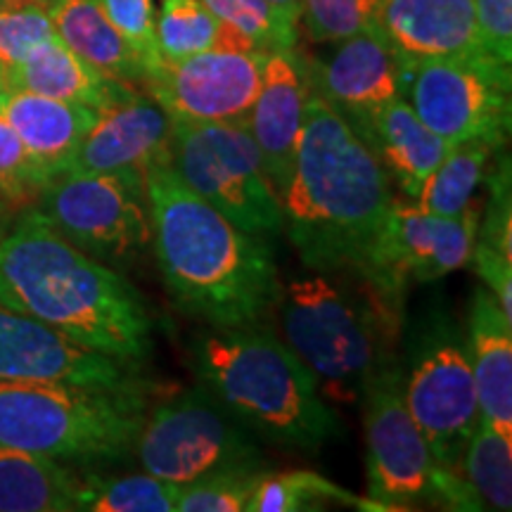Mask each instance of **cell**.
I'll return each mask as SVG.
<instances>
[{
	"label": "cell",
	"mask_w": 512,
	"mask_h": 512,
	"mask_svg": "<svg viewBox=\"0 0 512 512\" xmlns=\"http://www.w3.org/2000/svg\"><path fill=\"white\" fill-rule=\"evenodd\" d=\"M152 242L171 299L209 328H254L280 299L278 268L247 233L185 185L171 164L145 174Z\"/></svg>",
	"instance_id": "1"
},
{
	"label": "cell",
	"mask_w": 512,
	"mask_h": 512,
	"mask_svg": "<svg viewBox=\"0 0 512 512\" xmlns=\"http://www.w3.org/2000/svg\"><path fill=\"white\" fill-rule=\"evenodd\" d=\"M280 202L306 268L366 278L394 204L392 181L354 126L311 88L292 178Z\"/></svg>",
	"instance_id": "2"
},
{
	"label": "cell",
	"mask_w": 512,
	"mask_h": 512,
	"mask_svg": "<svg viewBox=\"0 0 512 512\" xmlns=\"http://www.w3.org/2000/svg\"><path fill=\"white\" fill-rule=\"evenodd\" d=\"M0 302L133 366L152 351V316L136 287L64 240L34 207L0 238Z\"/></svg>",
	"instance_id": "3"
},
{
	"label": "cell",
	"mask_w": 512,
	"mask_h": 512,
	"mask_svg": "<svg viewBox=\"0 0 512 512\" xmlns=\"http://www.w3.org/2000/svg\"><path fill=\"white\" fill-rule=\"evenodd\" d=\"M190 354L202 387L249 432L299 451H316L339 434L342 425L320 396L316 375L256 325L197 335Z\"/></svg>",
	"instance_id": "4"
},
{
	"label": "cell",
	"mask_w": 512,
	"mask_h": 512,
	"mask_svg": "<svg viewBox=\"0 0 512 512\" xmlns=\"http://www.w3.org/2000/svg\"><path fill=\"white\" fill-rule=\"evenodd\" d=\"M152 384L0 380V446L60 463H112L136 446Z\"/></svg>",
	"instance_id": "5"
},
{
	"label": "cell",
	"mask_w": 512,
	"mask_h": 512,
	"mask_svg": "<svg viewBox=\"0 0 512 512\" xmlns=\"http://www.w3.org/2000/svg\"><path fill=\"white\" fill-rule=\"evenodd\" d=\"M285 344L316 375L320 392L339 403L361 401L384 366L380 313L328 275H306L280 290Z\"/></svg>",
	"instance_id": "6"
},
{
	"label": "cell",
	"mask_w": 512,
	"mask_h": 512,
	"mask_svg": "<svg viewBox=\"0 0 512 512\" xmlns=\"http://www.w3.org/2000/svg\"><path fill=\"white\" fill-rule=\"evenodd\" d=\"M169 164L192 192L247 233L283 230V202L268 181L264 159L245 121L174 124Z\"/></svg>",
	"instance_id": "7"
},
{
	"label": "cell",
	"mask_w": 512,
	"mask_h": 512,
	"mask_svg": "<svg viewBox=\"0 0 512 512\" xmlns=\"http://www.w3.org/2000/svg\"><path fill=\"white\" fill-rule=\"evenodd\" d=\"M133 451L143 472L176 486L211 472L261 465L252 434L207 387L157 403L147 413Z\"/></svg>",
	"instance_id": "8"
},
{
	"label": "cell",
	"mask_w": 512,
	"mask_h": 512,
	"mask_svg": "<svg viewBox=\"0 0 512 512\" xmlns=\"http://www.w3.org/2000/svg\"><path fill=\"white\" fill-rule=\"evenodd\" d=\"M401 98L422 124L458 145L510 133V62L484 53L413 62L401 67Z\"/></svg>",
	"instance_id": "9"
},
{
	"label": "cell",
	"mask_w": 512,
	"mask_h": 512,
	"mask_svg": "<svg viewBox=\"0 0 512 512\" xmlns=\"http://www.w3.org/2000/svg\"><path fill=\"white\" fill-rule=\"evenodd\" d=\"M64 240L105 264H126L152 242L145 176L62 174L31 204Z\"/></svg>",
	"instance_id": "10"
},
{
	"label": "cell",
	"mask_w": 512,
	"mask_h": 512,
	"mask_svg": "<svg viewBox=\"0 0 512 512\" xmlns=\"http://www.w3.org/2000/svg\"><path fill=\"white\" fill-rule=\"evenodd\" d=\"M403 399L434 463L460 472V458L482 422V413L467 339L451 320H439L420 335L403 375Z\"/></svg>",
	"instance_id": "11"
},
{
	"label": "cell",
	"mask_w": 512,
	"mask_h": 512,
	"mask_svg": "<svg viewBox=\"0 0 512 512\" xmlns=\"http://www.w3.org/2000/svg\"><path fill=\"white\" fill-rule=\"evenodd\" d=\"M363 401L370 496L387 508L439 498L446 472L434 463L430 446L403 399V370L392 358L368 382Z\"/></svg>",
	"instance_id": "12"
},
{
	"label": "cell",
	"mask_w": 512,
	"mask_h": 512,
	"mask_svg": "<svg viewBox=\"0 0 512 512\" xmlns=\"http://www.w3.org/2000/svg\"><path fill=\"white\" fill-rule=\"evenodd\" d=\"M484 204L475 200L460 216L444 219L415 204L396 202L375 242L366 283L382 302L399 299L408 283H432L472 261Z\"/></svg>",
	"instance_id": "13"
},
{
	"label": "cell",
	"mask_w": 512,
	"mask_h": 512,
	"mask_svg": "<svg viewBox=\"0 0 512 512\" xmlns=\"http://www.w3.org/2000/svg\"><path fill=\"white\" fill-rule=\"evenodd\" d=\"M266 50H207L164 60L143 86L174 124H238L252 110Z\"/></svg>",
	"instance_id": "14"
},
{
	"label": "cell",
	"mask_w": 512,
	"mask_h": 512,
	"mask_svg": "<svg viewBox=\"0 0 512 512\" xmlns=\"http://www.w3.org/2000/svg\"><path fill=\"white\" fill-rule=\"evenodd\" d=\"M0 380L124 387L143 382L140 366L72 342L41 320L0 302Z\"/></svg>",
	"instance_id": "15"
},
{
	"label": "cell",
	"mask_w": 512,
	"mask_h": 512,
	"mask_svg": "<svg viewBox=\"0 0 512 512\" xmlns=\"http://www.w3.org/2000/svg\"><path fill=\"white\" fill-rule=\"evenodd\" d=\"M169 114L150 95L128 86L117 100L100 107L93 126L64 174H140L169 164Z\"/></svg>",
	"instance_id": "16"
},
{
	"label": "cell",
	"mask_w": 512,
	"mask_h": 512,
	"mask_svg": "<svg viewBox=\"0 0 512 512\" xmlns=\"http://www.w3.org/2000/svg\"><path fill=\"white\" fill-rule=\"evenodd\" d=\"M323 62H304L309 88L356 124L368 114L401 98V62L380 31H366L332 43Z\"/></svg>",
	"instance_id": "17"
},
{
	"label": "cell",
	"mask_w": 512,
	"mask_h": 512,
	"mask_svg": "<svg viewBox=\"0 0 512 512\" xmlns=\"http://www.w3.org/2000/svg\"><path fill=\"white\" fill-rule=\"evenodd\" d=\"M309 98L304 60L290 50L266 53L256 100L245 126L252 133L273 190L283 200L297 159L304 126V105Z\"/></svg>",
	"instance_id": "18"
},
{
	"label": "cell",
	"mask_w": 512,
	"mask_h": 512,
	"mask_svg": "<svg viewBox=\"0 0 512 512\" xmlns=\"http://www.w3.org/2000/svg\"><path fill=\"white\" fill-rule=\"evenodd\" d=\"M373 27L401 67L489 53L479 34L475 0H382Z\"/></svg>",
	"instance_id": "19"
},
{
	"label": "cell",
	"mask_w": 512,
	"mask_h": 512,
	"mask_svg": "<svg viewBox=\"0 0 512 512\" xmlns=\"http://www.w3.org/2000/svg\"><path fill=\"white\" fill-rule=\"evenodd\" d=\"M0 114L15 128L38 171L50 183L69 169L98 110L5 88L0 93Z\"/></svg>",
	"instance_id": "20"
},
{
	"label": "cell",
	"mask_w": 512,
	"mask_h": 512,
	"mask_svg": "<svg viewBox=\"0 0 512 512\" xmlns=\"http://www.w3.org/2000/svg\"><path fill=\"white\" fill-rule=\"evenodd\" d=\"M465 339L482 420L512 439V320L489 287L475 290Z\"/></svg>",
	"instance_id": "21"
},
{
	"label": "cell",
	"mask_w": 512,
	"mask_h": 512,
	"mask_svg": "<svg viewBox=\"0 0 512 512\" xmlns=\"http://www.w3.org/2000/svg\"><path fill=\"white\" fill-rule=\"evenodd\" d=\"M351 126L370 145L387 176L394 178L403 195L411 200L418 197L422 183L453 147L422 124L403 98H396Z\"/></svg>",
	"instance_id": "22"
},
{
	"label": "cell",
	"mask_w": 512,
	"mask_h": 512,
	"mask_svg": "<svg viewBox=\"0 0 512 512\" xmlns=\"http://www.w3.org/2000/svg\"><path fill=\"white\" fill-rule=\"evenodd\" d=\"M5 88L100 110L117 100L128 83L114 81L98 72L55 34L48 41L38 43L22 62L5 72Z\"/></svg>",
	"instance_id": "23"
},
{
	"label": "cell",
	"mask_w": 512,
	"mask_h": 512,
	"mask_svg": "<svg viewBox=\"0 0 512 512\" xmlns=\"http://www.w3.org/2000/svg\"><path fill=\"white\" fill-rule=\"evenodd\" d=\"M48 15L55 34L98 72L128 86L145 81L143 62L112 27L100 0H55Z\"/></svg>",
	"instance_id": "24"
},
{
	"label": "cell",
	"mask_w": 512,
	"mask_h": 512,
	"mask_svg": "<svg viewBox=\"0 0 512 512\" xmlns=\"http://www.w3.org/2000/svg\"><path fill=\"white\" fill-rule=\"evenodd\" d=\"M81 486L60 460L0 446V512L79 510Z\"/></svg>",
	"instance_id": "25"
},
{
	"label": "cell",
	"mask_w": 512,
	"mask_h": 512,
	"mask_svg": "<svg viewBox=\"0 0 512 512\" xmlns=\"http://www.w3.org/2000/svg\"><path fill=\"white\" fill-rule=\"evenodd\" d=\"M155 29L164 60H183L207 50H261L252 38L221 22L200 0H162Z\"/></svg>",
	"instance_id": "26"
},
{
	"label": "cell",
	"mask_w": 512,
	"mask_h": 512,
	"mask_svg": "<svg viewBox=\"0 0 512 512\" xmlns=\"http://www.w3.org/2000/svg\"><path fill=\"white\" fill-rule=\"evenodd\" d=\"M503 145L477 138L451 147L422 188L413 204L434 216L453 219L477 200V190L489 176V166Z\"/></svg>",
	"instance_id": "27"
},
{
	"label": "cell",
	"mask_w": 512,
	"mask_h": 512,
	"mask_svg": "<svg viewBox=\"0 0 512 512\" xmlns=\"http://www.w3.org/2000/svg\"><path fill=\"white\" fill-rule=\"evenodd\" d=\"M460 475L486 510L512 508V439L482 420L460 458Z\"/></svg>",
	"instance_id": "28"
},
{
	"label": "cell",
	"mask_w": 512,
	"mask_h": 512,
	"mask_svg": "<svg viewBox=\"0 0 512 512\" xmlns=\"http://www.w3.org/2000/svg\"><path fill=\"white\" fill-rule=\"evenodd\" d=\"M181 486L147 472L119 477H86L79 510L88 512H176Z\"/></svg>",
	"instance_id": "29"
},
{
	"label": "cell",
	"mask_w": 512,
	"mask_h": 512,
	"mask_svg": "<svg viewBox=\"0 0 512 512\" xmlns=\"http://www.w3.org/2000/svg\"><path fill=\"white\" fill-rule=\"evenodd\" d=\"M332 501L356 505L358 501L347 491L337 489L328 479L313 472H264L247 501V512H297L323 508L320 503Z\"/></svg>",
	"instance_id": "30"
},
{
	"label": "cell",
	"mask_w": 512,
	"mask_h": 512,
	"mask_svg": "<svg viewBox=\"0 0 512 512\" xmlns=\"http://www.w3.org/2000/svg\"><path fill=\"white\" fill-rule=\"evenodd\" d=\"M221 22L252 38L261 50H290L297 46L299 19L266 0H200Z\"/></svg>",
	"instance_id": "31"
},
{
	"label": "cell",
	"mask_w": 512,
	"mask_h": 512,
	"mask_svg": "<svg viewBox=\"0 0 512 512\" xmlns=\"http://www.w3.org/2000/svg\"><path fill=\"white\" fill-rule=\"evenodd\" d=\"M264 472V467L211 472L197 482L181 486L176 512H242Z\"/></svg>",
	"instance_id": "32"
},
{
	"label": "cell",
	"mask_w": 512,
	"mask_h": 512,
	"mask_svg": "<svg viewBox=\"0 0 512 512\" xmlns=\"http://www.w3.org/2000/svg\"><path fill=\"white\" fill-rule=\"evenodd\" d=\"M382 0H302L299 24L311 41L337 43L373 27Z\"/></svg>",
	"instance_id": "33"
},
{
	"label": "cell",
	"mask_w": 512,
	"mask_h": 512,
	"mask_svg": "<svg viewBox=\"0 0 512 512\" xmlns=\"http://www.w3.org/2000/svg\"><path fill=\"white\" fill-rule=\"evenodd\" d=\"M46 185L22 138L0 114V197L12 211L27 209Z\"/></svg>",
	"instance_id": "34"
},
{
	"label": "cell",
	"mask_w": 512,
	"mask_h": 512,
	"mask_svg": "<svg viewBox=\"0 0 512 512\" xmlns=\"http://www.w3.org/2000/svg\"><path fill=\"white\" fill-rule=\"evenodd\" d=\"M55 36L48 8L34 3H0V67H15L38 43Z\"/></svg>",
	"instance_id": "35"
},
{
	"label": "cell",
	"mask_w": 512,
	"mask_h": 512,
	"mask_svg": "<svg viewBox=\"0 0 512 512\" xmlns=\"http://www.w3.org/2000/svg\"><path fill=\"white\" fill-rule=\"evenodd\" d=\"M100 5L112 27L124 36V41L143 62L145 76H150L164 62L157 43L155 0H100Z\"/></svg>",
	"instance_id": "36"
},
{
	"label": "cell",
	"mask_w": 512,
	"mask_h": 512,
	"mask_svg": "<svg viewBox=\"0 0 512 512\" xmlns=\"http://www.w3.org/2000/svg\"><path fill=\"white\" fill-rule=\"evenodd\" d=\"M489 200L482 209L477 242L512 259V197H510V162L503 159L486 176Z\"/></svg>",
	"instance_id": "37"
},
{
	"label": "cell",
	"mask_w": 512,
	"mask_h": 512,
	"mask_svg": "<svg viewBox=\"0 0 512 512\" xmlns=\"http://www.w3.org/2000/svg\"><path fill=\"white\" fill-rule=\"evenodd\" d=\"M475 12L486 50L512 62V0H475Z\"/></svg>",
	"instance_id": "38"
},
{
	"label": "cell",
	"mask_w": 512,
	"mask_h": 512,
	"mask_svg": "<svg viewBox=\"0 0 512 512\" xmlns=\"http://www.w3.org/2000/svg\"><path fill=\"white\" fill-rule=\"evenodd\" d=\"M266 3H271L278 10H283V12H287V15H292L294 19H299V10H302V0H266Z\"/></svg>",
	"instance_id": "39"
},
{
	"label": "cell",
	"mask_w": 512,
	"mask_h": 512,
	"mask_svg": "<svg viewBox=\"0 0 512 512\" xmlns=\"http://www.w3.org/2000/svg\"><path fill=\"white\" fill-rule=\"evenodd\" d=\"M0 223H5V226H10L12 223V209L5 204L3 197H0Z\"/></svg>",
	"instance_id": "40"
},
{
	"label": "cell",
	"mask_w": 512,
	"mask_h": 512,
	"mask_svg": "<svg viewBox=\"0 0 512 512\" xmlns=\"http://www.w3.org/2000/svg\"><path fill=\"white\" fill-rule=\"evenodd\" d=\"M5 3H34V5H43V8H48V5L55 3V0H5Z\"/></svg>",
	"instance_id": "41"
},
{
	"label": "cell",
	"mask_w": 512,
	"mask_h": 512,
	"mask_svg": "<svg viewBox=\"0 0 512 512\" xmlns=\"http://www.w3.org/2000/svg\"><path fill=\"white\" fill-rule=\"evenodd\" d=\"M5 91V72H3V67H0V93Z\"/></svg>",
	"instance_id": "42"
},
{
	"label": "cell",
	"mask_w": 512,
	"mask_h": 512,
	"mask_svg": "<svg viewBox=\"0 0 512 512\" xmlns=\"http://www.w3.org/2000/svg\"><path fill=\"white\" fill-rule=\"evenodd\" d=\"M8 228H10V226H5V223H0V238H3V235L8 233Z\"/></svg>",
	"instance_id": "43"
},
{
	"label": "cell",
	"mask_w": 512,
	"mask_h": 512,
	"mask_svg": "<svg viewBox=\"0 0 512 512\" xmlns=\"http://www.w3.org/2000/svg\"><path fill=\"white\" fill-rule=\"evenodd\" d=\"M0 3H5V0H0Z\"/></svg>",
	"instance_id": "44"
}]
</instances>
